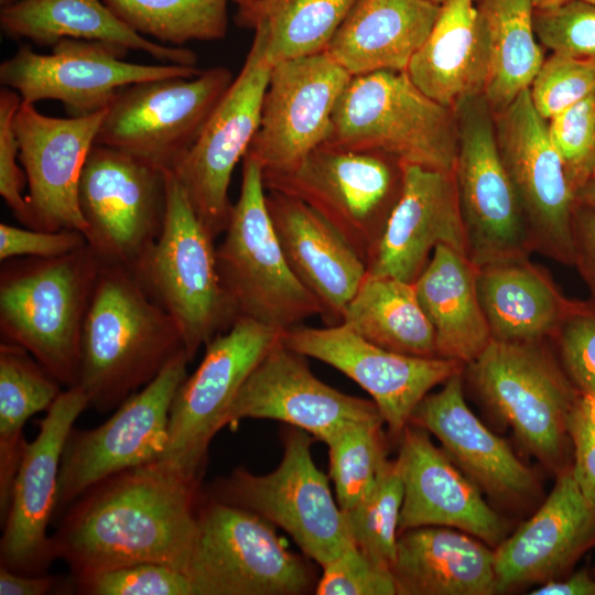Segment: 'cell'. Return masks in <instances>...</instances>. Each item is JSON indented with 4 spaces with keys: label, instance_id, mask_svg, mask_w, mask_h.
Instances as JSON below:
<instances>
[{
    "label": "cell",
    "instance_id": "obj_1",
    "mask_svg": "<svg viewBox=\"0 0 595 595\" xmlns=\"http://www.w3.org/2000/svg\"><path fill=\"white\" fill-rule=\"evenodd\" d=\"M199 485L155 461L99 482L67 507L52 536L56 558L68 564L73 581L136 563L186 574Z\"/></svg>",
    "mask_w": 595,
    "mask_h": 595
},
{
    "label": "cell",
    "instance_id": "obj_2",
    "mask_svg": "<svg viewBox=\"0 0 595 595\" xmlns=\"http://www.w3.org/2000/svg\"><path fill=\"white\" fill-rule=\"evenodd\" d=\"M184 348L175 321L132 271L101 264L84 323L78 386L105 413L151 382Z\"/></svg>",
    "mask_w": 595,
    "mask_h": 595
},
{
    "label": "cell",
    "instance_id": "obj_3",
    "mask_svg": "<svg viewBox=\"0 0 595 595\" xmlns=\"http://www.w3.org/2000/svg\"><path fill=\"white\" fill-rule=\"evenodd\" d=\"M101 263L85 247L54 258H14L0 269V332L66 388L78 385L84 323Z\"/></svg>",
    "mask_w": 595,
    "mask_h": 595
},
{
    "label": "cell",
    "instance_id": "obj_4",
    "mask_svg": "<svg viewBox=\"0 0 595 595\" xmlns=\"http://www.w3.org/2000/svg\"><path fill=\"white\" fill-rule=\"evenodd\" d=\"M324 144L375 151L402 164L454 172L455 110L425 95L407 71L351 76L334 109Z\"/></svg>",
    "mask_w": 595,
    "mask_h": 595
},
{
    "label": "cell",
    "instance_id": "obj_5",
    "mask_svg": "<svg viewBox=\"0 0 595 595\" xmlns=\"http://www.w3.org/2000/svg\"><path fill=\"white\" fill-rule=\"evenodd\" d=\"M131 271L175 321L191 361L239 317L220 281L215 239L171 171L162 231Z\"/></svg>",
    "mask_w": 595,
    "mask_h": 595
},
{
    "label": "cell",
    "instance_id": "obj_6",
    "mask_svg": "<svg viewBox=\"0 0 595 595\" xmlns=\"http://www.w3.org/2000/svg\"><path fill=\"white\" fill-rule=\"evenodd\" d=\"M482 402L512 428L521 444L549 468L565 467L567 422L578 391L542 342L494 340L463 370Z\"/></svg>",
    "mask_w": 595,
    "mask_h": 595
},
{
    "label": "cell",
    "instance_id": "obj_7",
    "mask_svg": "<svg viewBox=\"0 0 595 595\" xmlns=\"http://www.w3.org/2000/svg\"><path fill=\"white\" fill-rule=\"evenodd\" d=\"M216 246L221 284L238 316L280 333L322 315L316 298L289 268L266 204L259 164L242 159L240 194Z\"/></svg>",
    "mask_w": 595,
    "mask_h": 595
},
{
    "label": "cell",
    "instance_id": "obj_8",
    "mask_svg": "<svg viewBox=\"0 0 595 595\" xmlns=\"http://www.w3.org/2000/svg\"><path fill=\"white\" fill-rule=\"evenodd\" d=\"M261 174L266 191L304 202L367 267L401 195L404 171L400 161L380 152L322 144L290 170Z\"/></svg>",
    "mask_w": 595,
    "mask_h": 595
},
{
    "label": "cell",
    "instance_id": "obj_9",
    "mask_svg": "<svg viewBox=\"0 0 595 595\" xmlns=\"http://www.w3.org/2000/svg\"><path fill=\"white\" fill-rule=\"evenodd\" d=\"M314 437L288 426L283 456L269 474L236 468L212 485L210 499L252 511L286 531L304 555L322 567L355 544L327 476L315 465Z\"/></svg>",
    "mask_w": 595,
    "mask_h": 595
},
{
    "label": "cell",
    "instance_id": "obj_10",
    "mask_svg": "<svg viewBox=\"0 0 595 595\" xmlns=\"http://www.w3.org/2000/svg\"><path fill=\"white\" fill-rule=\"evenodd\" d=\"M274 524L247 509L209 499L198 510L186 569L193 595H301L314 587L304 558Z\"/></svg>",
    "mask_w": 595,
    "mask_h": 595
},
{
    "label": "cell",
    "instance_id": "obj_11",
    "mask_svg": "<svg viewBox=\"0 0 595 595\" xmlns=\"http://www.w3.org/2000/svg\"><path fill=\"white\" fill-rule=\"evenodd\" d=\"M280 337V332L239 316L205 346L198 367L175 393L167 441L156 463L201 482L212 440L227 425L244 382Z\"/></svg>",
    "mask_w": 595,
    "mask_h": 595
},
{
    "label": "cell",
    "instance_id": "obj_12",
    "mask_svg": "<svg viewBox=\"0 0 595 595\" xmlns=\"http://www.w3.org/2000/svg\"><path fill=\"white\" fill-rule=\"evenodd\" d=\"M232 80L227 67L216 66L192 78L125 86L107 107L95 143L172 171L195 143Z\"/></svg>",
    "mask_w": 595,
    "mask_h": 595
},
{
    "label": "cell",
    "instance_id": "obj_13",
    "mask_svg": "<svg viewBox=\"0 0 595 595\" xmlns=\"http://www.w3.org/2000/svg\"><path fill=\"white\" fill-rule=\"evenodd\" d=\"M458 152L454 167L466 256L479 268L529 257L533 251L512 184L504 166L494 113L484 95L455 109Z\"/></svg>",
    "mask_w": 595,
    "mask_h": 595
},
{
    "label": "cell",
    "instance_id": "obj_14",
    "mask_svg": "<svg viewBox=\"0 0 595 595\" xmlns=\"http://www.w3.org/2000/svg\"><path fill=\"white\" fill-rule=\"evenodd\" d=\"M87 246L101 264L132 269L160 236L166 210V171L94 143L78 187Z\"/></svg>",
    "mask_w": 595,
    "mask_h": 595
},
{
    "label": "cell",
    "instance_id": "obj_15",
    "mask_svg": "<svg viewBox=\"0 0 595 595\" xmlns=\"http://www.w3.org/2000/svg\"><path fill=\"white\" fill-rule=\"evenodd\" d=\"M191 359L178 351L147 386L128 397L100 425L73 428L64 445L57 509L118 473L151 463L167 441L170 410Z\"/></svg>",
    "mask_w": 595,
    "mask_h": 595
},
{
    "label": "cell",
    "instance_id": "obj_16",
    "mask_svg": "<svg viewBox=\"0 0 595 595\" xmlns=\"http://www.w3.org/2000/svg\"><path fill=\"white\" fill-rule=\"evenodd\" d=\"M499 153L518 198L533 251L574 264L573 215L576 205L530 88L494 113Z\"/></svg>",
    "mask_w": 595,
    "mask_h": 595
},
{
    "label": "cell",
    "instance_id": "obj_17",
    "mask_svg": "<svg viewBox=\"0 0 595 595\" xmlns=\"http://www.w3.org/2000/svg\"><path fill=\"white\" fill-rule=\"evenodd\" d=\"M129 50L117 44L63 39L51 54H39L22 45L0 65V83L35 104L53 99L73 116L106 109L117 91L128 85L160 78H192L196 66L142 65L125 61Z\"/></svg>",
    "mask_w": 595,
    "mask_h": 595
},
{
    "label": "cell",
    "instance_id": "obj_18",
    "mask_svg": "<svg viewBox=\"0 0 595 595\" xmlns=\"http://www.w3.org/2000/svg\"><path fill=\"white\" fill-rule=\"evenodd\" d=\"M271 65L253 36L245 63L203 127L197 140L171 171L210 236H221L232 203L231 174L259 128Z\"/></svg>",
    "mask_w": 595,
    "mask_h": 595
},
{
    "label": "cell",
    "instance_id": "obj_19",
    "mask_svg": "<svg viewBox=\"0 0 595 595\" xmlns=\"http://www.w3.org/2000/svg\"><path fill=\"white\" fill-rule=\"evenodd\" d=\"M350 78L326 51L272 65L259 128L246 153L262 173L290 170L326 143Z\"/></svg>",
    "mask_w": 595,
    "mask_h": 595
},
{
    "label": "cell",
    "instance_id": "obj_20",
    "mask_svg": "<svg viewBox=\"0 0 595 595\" xmlns=\"http://www.w3.org/2000/svg\"><path fill=\"white\" fill-rule=\"evenodd\" d=\"M88 407L78 385L66 388L40 420L35 439L25 441L1 520L0 565L18 573L43 574L57 559L47 528L57 508L62 454L75 421Z\"/></svg>",
    "mask_w": 595,
    "mask_h": 595
},
{
    "label": "cell",
    "instance_id": "obj_21",
    "mask_svg": "<svg viewBox=\"0 0 595 595\" xmlns=\"http://www.w3.org/2000/svg\"><path fill=\"white\" fill-rule=\"evenodd\" d=\"M291 350L339 370L367 391L390 434L400 436L431 389L463 371L465 365L442 357H415L383 349L340 323L325 327L303 324L281 333Z\"/></svg>",
    "mask_w": 595,
    "mask_h": 595
},
{
    "label": "cell",
    "instance_id": "obj_22",
    "mask_svg": "<svg viewBox=\"0 0 595 595\" xmlns=\"http://www.w3.org/2000/svg\"><path fill=\"white\" fill-rule=\"evenodd\" d=\"M106 111L56 118L39 112L34 104L21 101L13 126L29 187V228L85 234L78 204L79 181Z\"/></svg>",
    "mask_w": 595,
    "mask_h": 595
},
{
    "label": "cell",
    "instance_id": "obj_23",
    "mask_svg": "<svg viewBox=\"0 0 595 595\" xmlns=\"http://www.w3.org/2000/svg\"><path fill=\"white\" fill-rule=\"evenodd\" d=\"M244 419L277 420L324 443L350 424L383 420L372 400L346 394L315 377L305 356L281 337L244 382L227 425Z\"/></svg>",
    "mask_w": 595,
    "mask_h": 595
},
{
    "label": "cell",
    "instance_id": "obj_24",
    "mask_svg": "<svg viewBox=\"0 0 595 595\" xmlns=\"http://www.w3.org/2000/svg\"><path fill=\"white\" fill-rule=\"evenodd\" d=\"M399 439L396 459L403 485L399 533L418 527H450L497 548L509 527L485 501L479 487L431 442L424 429L409 423Z\"/></svg>",
    "mask_w": 595,
    "mask_h": 595
},
{
    "label": "cell",
    "instance_id": "obj_25",
    "mask_svg": "<svg viewBox=\"0 0 595 595\" xmlns=\"http://www.w3.org/2000/svg\"><path fill=\"white\" fill-rule=\"evenodd\" d=\"M403 187L367 272L414 283L437 245L466 255L454 172L403 164Z\"/></svg>",
    "mask_w": 595,
    "mask_h": 595
},
{
    "label": "cell",
    "instance_id": "obj_26",
    "mask_svg": "<svg viewBox=\"0 0 595 595\" xmlns=\"http://www.w3.org/2000/svg\"><path fill=\"white\" fill-rule=\"evenodd\" d=\"M594 545L595 506L566 467L538 511L495 548L497 593L560 578Z\"/></svg>",
    "mask_w": 595,
    "mask_h": 595
},
{
    "label": "cell",
    "instance_id": "obj_27",
    "mask_svg": "<svg viewBox=\"0 0 595 595\" xmlns=\"http://www.w3.org/2000/svg\"><path fill=\"white\" fill-rule=\"evenodd\" d=\"M410 423L433 434L454 464L495 499L519 502L537 494L532 470L467 405L463 371L448 378L441 390L428 393Z\"/></svg>",
    "mask_w": 595,
    "mask_h": 595
},
{
    "label": "cell",
    "instance_id": "obj_28",
    "mask_svg": "<svg viewBox=\"0 0 595 595\" xmlns=\"http://www.w3.org/2000/svg\"><path fill=\"white\" fill-rule=\"evenodd\" d=\"M267 192V208L289 268L321 304L326 325L340 324L347 304L367 274L366 263L304 202Z\"/></svg>",
    "mask_w": 595,
    "mask_h": 595
},
{
    "label": "cell",
    "instance_id": "obj_29",
    "mask_svg": "<svg viewBox=\"0 0 595 595\" xmlns=\"http://www.w3.org/2000/svg\"><path fill=\"white\" fill-rule=\"evenodd\" d=\"M474 538L441 526L400 532L391 564L397 595L497 593L495 549Z\"/></svg>",
    "mask_w": 595,
    "mask_h": 595
},
{
    "label": "cell",
    "instance_id": "obj_30",
    "mask_svg": "<svg viewBox=\"0 0 595 595\" xmlns=\"http://www.w3.org/2000/svg\"><path fill=\"white\" fill-rule=\"evenodd\" d=\"M407 73L430 98L455 109L485 94L489 44L477 0H445Z\"/></svg>",
    "mask_w": 595,
    "mask_h": 595
},
{
    "label": "cell",
    "instance_id": "obj_31",
    "mask_svg": "<svg viewBox=\"0 0 595 595\" xmlns=\"http://www.w3.org/2000/svg\"><path fill=\"white\" fill-rule=\"evenodd\" d=\"M440 6L429 0H357L326 52L351 76L407 71Z\"/></svg>",
    "mask_w": 595,
    "mask_h": 595
},
{
    "label": "cell",
    "instance_id": "obj_32",
    "mask_svg": "<svg viewBox=\"0 0 595 595\" xmlns=\"http://www.w3.org/2000/svg\"><path fill=\"white\" fill-rule=\"evenodd\" d=\"M476 285L494 340H549L572 302L529 257L477 268Z\"/></svg>",
    "mask_w": 595,
    "mask_h": 595
},
{
    "label": "cell",
    "instance_id": "obj_33",
    "mask_svg": "<svg viewBox=\"0 0 595 595\" xmlns=\"http://www.w3.org/2000/svg\"><path fill=\"white\" fill-rule=\"evenodd\" d=\"M477 268L465 253L437 245L415 280L419 303L435 333L437 357L464 365L491 342L477 293Z\"/></svg>",
    "mask_w": 595,
    "mask_h": 595
},
{
    "label": "cell",
    "instance_id": "obj_34",
    "mask_svg": "<svg viewBox=\"0 0 595 595\" xmlns=\"http://www.w3.org/2000/svg\"><path fill=\"white\" fill-rule=\"evenodd\" d=\"M0 26L12 39L51 45L63 39L100 41L140 51L169 64L196 66L197 55L145 39L120 21L102 0H15L2 7Z\"/></svg>",
    "mask_w": 595,
    "mask_h": 595
},
{
    "label": "cell",
    "instance_id": "obj_35",
    "mask_svg": "<svg viewBox=\"0 0 595 595\" xmlns=\"http://www.w3.org/2000/svg\"><path fill=\"white\" fill-rule=\"evenodd\" d=\"M342 323L383 349L437 357L435 333L413 283L367 272L347 304Z\"/></svg>",
    "mask_w": 595,
    "mask_h": 595
},
{
    "label": "cell",
    "instance_id": "obj_36",
    "mask_svg": "<svg viewBox=\"0 0 595 595\" xmlns=\"http://www.w3.org/2000/svg\"><path fill=\"white\" fill-rule=\"evenodd\" d=\"M357 0H256L240 4L235 17L252 29L272 66L326 51Z\"/></svg>",
    "mask_w": 595,
    "mask_h": 595
},
{
    "label": "cell",
    "instance_id": "obj_37",
    "mask_svg": "<svg viewBox=\"0 0 595 595\" xmlns=\"http://www.w3.org/2000/svg\"><path fill=\"white\" fill-rule=\"evenodd\" d=\"M23 347L0 344V518H4L25 440L23 429L34 414L46 411L63 391Z\"/></svg>",
    "mask_w": 595,
    "mask_h": 595
},
{
    "label": "cell",
    "instance_id": "obj_38",
    "mask_svg": "<svg viewBox=\"0 0 595 595\" xmlns=\"http://www.w3.org/2000/svg\"><path fill=\"white\" fill-rule=\"evenodd\" d=\"M489 44L485 98L493 113L530 88L544 55L533 30L531 0H477Z\"/></svg>",
    "mask_w": 595,
    "mask_h": 595
},
{
    "label": "cell",
    "instance_id": "obj_39",
    "mask_svg": "<svg viewBox=\"0 0 595 595\" xmlns=\"http://www.w3.org/2000/svg\"><path fill=\"white\" fill-rule=\"evenodd\" d=\"M126 25L159 43L216 41L227 33L228 0H102Z\"/></svg>",
    "mask_w": 595,
    "mask_h": 595
},
{
    "label": "cell",
    "instance_id": "obj_40",
    "mask_svg": "<svg viewBox=\"0 0 595 595\" xmlns=\"http://www.w3.org/2000/svg\"><path fill=\"white\" fill-rule=\"evenodd\" d=\"M383 424V420L354 423L325 443L329 477L343 511L355 507L371 490L388 461Z\"/></svg>",
    "mask_w": 595,
    "mask_h": 595
},
{
    "label": "cell",
    "instance_id": "obj_41",
    "mask_svg": "<svg viewBox=\"0 0 595 595\" xmlns=\"http://www.w3.org/2000/svg\"><path fill=\"white\" fill-rule=\"evenodd\" d=\"M403 485L397 459L387 461L371 490L344 511L356 547L391 569L399 534Z\"/></svg>",
    "mask_w": 595,
    "mask_h": 595
},
{
    "label": "cell",
    "instance_id": "obj_42",
    "mask_svg": "<svg viewBox=\"0 0 595 595\" xmlns=\"http://www.w3.org/2000/svg\"><path fill=\"white\" fill-rule=\"evenodd\" d=\"M548 121L550 139L576 195L595 178V93Z\"/></svg>",
    "mask_w": 595,
    "mask_h": 595
},
{
    "label": "cell",
    "instance_id": "obj_43",
    "mask_svg": "<svg viewBox=\"0 0 595 595\" xmlns=\"http://www.w3.org/2000/svg\"><path fill=\"white\" fill-rule=\"evenodd\" d=\"M595 93V58L553 53L544 60L530 94L547 120Z\"/></svg>",
    "mask_w": 595,
    "mask_h": 595
},
{
    "label": "cell",
    "instance_id": "obj_44",
    "mask_svg": "<svg viewBox=\"0 0 595 595\" xmlns=\"http://www.w3.org/2000/svg\"><path fill=\"white\" fill-rule=\"evenodd\" d=\"M549 340L575 389L582 394L595 396V305L588 300H572Z\"/></svg>",
    "mask_w": 595,
    "mask_h": 595
},
{
    "label": "cell",
    "instance_id": "obj_45",
    "mask_svg": "<svg viewBox=\"0 0 595 595\" xmlns=\"http://www.w3.org/2000/svg\"><path fill=\"white\" fill-rule=\"evenodd\" d=\"M85 595H193L187 575L161 563H136L74 581Z\"/></svg>",
    "mask_w": 595,
    "mask_h": 595
},
{
    "label": "cell",
    "instance_id": "obj_46",
    "mask_svg": "<svg viewBox=\"0 0 595 595\" xmlns=\"http://www.w3.org/2000/svg\"><path fill=\"white\" fill-rule=\"evenodd\" d=\"M533 30L553 53L595 58V6L571 0L549 9H534Z\"/></svg>",
    "mask_w": 595,
    "mask_h": 595
},
{
    "label": "cell",
    "instance_id": "obj_47",
    "mask_svg": "<svg viewBox=\"0 0 595 595\" xmlns=\"http://www.w3.org/2000/svg\"><path fill=\"white\" fill-rule=\"evenodd\" d=\"M316 595H397L391 569L355 544L324 565Z\"/></svg>",
    "mask_w": 595,
    "mask_h": 595
},
{
    "label": "cell",
    "instance_id": "obj_48",
    "mask_svg": "<svg viewBox=\"0 0 595 595\" xmlns=\"http://www.w3.org/2000/svg\"><path fill=\"white\" fill-rule=\"evenodd\" d=\"M22 99L9 87L0 89V195L14 217L30 227V212L23 190L26 175L18 163L19 142L13 121Z\"/></svg>",
    "mask_w": 595,
    "mask_h": 595
},
{
    "label": "cell",
    "instance_id": "obj_49",
    "mask_svg": "<svg viewBox=\"0 0 595 595\" xmlns=\"http://www.w3.org/2000/svg\"><path fill=\"white\" fill-rule=\"evenodd\" d=\"M87 245L79 230L45 231L0 224V260L14 258H54L76 251Z\"/></svg>",
    "mask_w": 595,
    "mask_h": 595
},
{
    "label": "cell",
    "instance_id": "obj_50",
    "mask_svg": "<svg viewBox=\"0 0 595 595\" xmlns=\"http://www.w3.org/2000/svg\"><path fill=\"white\" fill-rule=\"evenodd\" d=\"M573 448V476L595 506V396L578 393L567 422Z\"/></svg>",
    "mask_w": 595,
    "mask_h": 595
},
{
    "label": "cell",
    "instance_id": "obj_51",
    "mask_svg": "<svg viewBox=\"0 0 595 595\" xmlns=\"http://www.w3.org/2000/svg\"><path fill=\"white\" fill-rule=\"evenodd\" d=\"M574 267L595 305V208L577 204L573 215Z\"/></svg>",
    "mask_w": 595,
    "mask_h": 595
},
{
    "label": "cell",
    "instance_id": "obj_52",
    "mask_svg": "<svg viewBox=\"0 0 595 595\" xmlns=\"http://www.w3.org/2000/svg\"><path fill=\"white\" fill-rule=\"evenodd\" d=\"M74 585L73 577L66 582L61 576L43 574H23L0 565L1 595H47L68 589Z\"/></svg>",
    "mask_w": 595,
    "mask_h": 595
},
{
    "label": "cell",
    "instance_id": "obj_53",
    "mask_svg": "<svg viewBox=\"0 0 595 595\" xmlns=\"http://www.w3.org/2000/svg\"><path fill=\"white\" fill-rule=\"evenodd\" d=\"M531 595H595V575L580 570L565 578L551 580L530 592Z\"/></svg>",
    "mask_w": 595,
    "mask_h": 595
},
{
    "label": "cell",
    "instance_id": "obj_54",
    "mask_svg": "<svg viewBox=\"0 0 595 595\" xmlns=\"http://www.w3.org/2000/svg\"><path fill=\"white\" fill-rule=\"evenodd\" d=\"M575 201L577 204L595 208V178L576 193Z\"/></svg>",
    "mask_w": 595,
    "mask_h": 595
},
{
    "label": "cell",
    "instance_id": "obj_55",
    "mask_svg": "<svg viewBox=\"0 0 595 595\" xmlns=\"http://www.w3.org/2000/svg\"><path fill=\"white\" fill-rule=\"evenodd\" d=\"M571 0H531L534 9H549Z\"/></svg>",
    "mask_w": 595,
    "mask_h": 595
},
{
    "label": "cell",
    "instance_id": "obj_56",
    "mask_svg": "<svg viewBox=\"0 0 595 595\" xmlns=\"http://www.w3.org/2000/svg\"><path fill=\"white\" fill-rule=\"evenodd\" d=\"M15 0H0L1 7H6L14 2Z\"/></svg>",
    "mask_w": 595,
    "mask_h": 595
},
{
    "label": "cell",
    "instance_id": "obj_57",
    "mask_svg": "<svg viewBox=\"0 0 595 595\" xmlns=\"http://www.w3.org/2000/svg\"><path fill=\"white\" fill-rule=\"evenodd\" d=\"M232 1L237 2L238 6H240V4L249 3V2H252V1H256V0H232Z\"/></svg>",
    "mask_w": 595,
    "mask_h": 595
},
{
    "label": "cell",
    "instance_id": "obj_58",
    "mask_svg": "<svg viewBox=\"0 0 595 595\" xmlns=\"http://www.w3.org/2000/svg\"><path fill=\"white\" fill-rule=\"evenodd\" d=\"M429 1H432L436 4H442L445 0H429Z\"/></svg>",
    "mask_w": 595,
    "mask_h": 595
},
{
    "label": "cell",
    "instance_id": "obj_59",
    "mask_svg": "<svg viewBox=\"0 0 595 595\" xmlns=\"http://www.w3.org/2000/svg\"><path fill=\"white\" fill-rule=\"evenodd\" d=\"M584 1L589 2L595 6V0H584Z\"/></svg>",
    "mask_w": 595,
    "mask_h": 595
},
{
    "label": "cell",
    "instance_id": "obj_60",
    "mask_svg": "<svg viewBox=\"0 0 595 595\" xmlns=\"http://www.w3.org/2000/svg\"><path fill=\"white\" fill-rule=\"evenodd\" d=\"M593 572H594L593 574L595 575V569H594V571H593Z\"/></svg>",
    "mask_w": 595,
    "mask_h": 595
}]
</instances>
